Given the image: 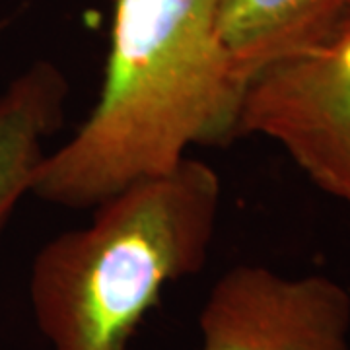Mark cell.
Instances as JSON below:
<instances>
[{"mask_svg":"<svg viewBox=\"0 0 350 350\" xmlns=\"http://www.w3.org/2000/svg\"><path fill=\"white\" fill-rule=\"evenodd\" d=\"M247 82L218 33V0H117L100 98L39 165L31 195L94 208L174 172L193 146L239 137Z\"/></svg>","mask_w":350,"mask_h":350,"instance_id":"1","label":"cell"},{"mask_svg":"<svg viewBox=\"0 0 350 350\" xmlns=\"http://www.w3.org/2000/svg\"><path fill=\"white\" fill-rule=\"evenodd\" d=\"M220 204V175L189 156L47 241L31 262L29 304L51 349L129 350L163 290L208 262Z\"/></svg>","mask_w":350,"mask_h":350,"instance_id":"2","label":"cell"},{"mask_svg":"<svg viewBox=\"0 0 350 350\" xmlns=\"http://www.w3.org/2000/svg\"><path fill=\"white\" fill-rule=\"evenodd\" d=\"M241 135L273 140L350 211V6L323 38L251 80Z\"/></svg>","mask_w":350,"mask_h":350,"instance_id":"3","label":"cell"},{"mask_svg":"<svg viewBox=\"0 0 350 350\" xmlns=\"http://www.w3.org/2000/svg\"><path fill=\"white\" fill-rule=\"evenodd\" d=\"M200 350H350V292L325 275L238 265L211 288Z\"/></svg>","mask_w":350,"mask_h":350,"instance_id":"4","label":"cell"},{"mask_svg":"<svg viewBox=\"0 0 350 350\" xmlns=\"http://www.w3.org/2000/svg\"><path fill=\"white\" fill-rule=\"evenodd\" d=\"M70 84L51 61H36L0 92V230L31 193L47 140L63 126Z\"/></svg>","mask_w":350,"mask_h":350,"instance_id":"5","label":"cell"},{"mask_svg":"<svg viewBox=\"0 0 350 350\" xmlns=\"http://www.w3.org/2000/svg\"><path fill=\"white\" fill-rule=\"evenodd\" d=\"M349 6L350 0H218V33L250 84L271 64L323 38Z\"/></svg>","mask_w":350,"mask_h":350,"instance_id":"6","label":"cell"}]
</instances>
